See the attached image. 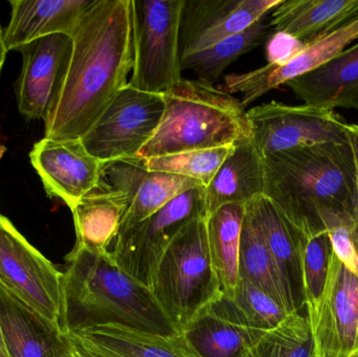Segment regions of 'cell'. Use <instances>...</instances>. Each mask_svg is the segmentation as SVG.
<instances>
[{
	"instance_id": "cell-1",
	"label": "cell",
	"mask_w": 358,
	"mask_h": 357,
	"mask_svg": "<svg viewBox=\"0 0 358 357\" xmlns=\"http://www.w3.org/2000/svg\"><path fill=\"white\" fill-rule=\"evenodd\" d=\"M62 85L44 119V138L81 140L134 68L131 0H94L71 35Z\"/></svg>"
},
{
	"instance_id": "cell-2",
	"label": "cell",
	"mask_w": 358,
	"mask_h": 357,
	"mask_svg": "<svg viewBox=\"0 0 358 357\" xmlns=\"http://www.w3.org/2000/svg\"><path fill=\"white\" fill-rule=\"evenodd\" d=\"M263 165V195L305 236L352 228L357 166L350 142L273 153Z\"/></svg>"
},
{
	"instance_id": "cell-3",
	"label": "cell",
	"mask_w": 358,
	"mask_h": 357,
	"mask_svg": "<svg viewBox=\"0 0 358 357\" xmlns=\"http://www.w3.org/2000/svg\"><path fill=\"white\" fill-rule=\"evenodd\" d=\"M66 261V333L119 325L162 335L179 333L151 289L123 272L110 252L75 245Z\"/></svg>"
},
{
	"instance_id": "cell-4",
	"label": "cell",
	"mask_w": 358,
	"mask_h": 357,
	"mask_svg": "<svg viewBox=\"0 0 358 357\" xmlns=\"http://www.w3.org/2000/svg\"><path fill=\"white\" fill-rule=\"evenodd\" d=\"M165 110L141 159L231 146L252 138L241 101L203 80H179L164 92Z\"/></svg>"
},
{
	"instance_id": "cell-5",
	"label": "cell",
	"mask_w": 358,
	"mask_h": 357,
	"mask_svg": "<svg viewBox=\"0 0 358 357\" xmlns=\"http://www.w3.org/2000/svg\"><path fill=\"white\" fill-rule=\"evenodd\" d=\"M151 291L178 333L223 295L210 262L204 216L191 220L166 249Z\"/></svg>"
},
{
	"instance_id": "cell-6",
	"label": "cell",
	"mask_w": 358,
	"mask_h": 357,
	"mask_svg": "<svg viewBox=\"0 0 358 357\" xmlns=\"http://www.w3.org/2000/svg\"><path fill=\"white\" fill-rule=\"evenodd\" d=\"M185 2L131 0L132 87L162 94L182 79L179 31Z\"/></svg>"
},
{
	"instance_id": "cell-7",
	"label": "cell",
	"mask_w": 358,
	"mask_h": 357,
	"mask_svg": "<svg viewBox=\"0 0 358 357\" xmlns=\"http://www.w3.org/2000/svg\"><path fill=\"white\" fill-rule=\"evenodd\" d=\"M0 283L66 333L64 274L0 214Z\"/></svg>"
},
{
	"instance_id": "cell-8",
	"label": "cell",
	"mask_w": 358,
	"mask_h": 357,
	"mask_svg": "<svg viewBox=\"0 0 358 357\" xmlns=\"http://www.w3.org/2000/svg\"><path fill=\"white\" fill-rule=\"evenodd\" d=\"M206 187H197L164 205L157 213L119 233L113 261L126 274L151 289L164 253L194 218L206 215Z\"/></svg>"
},
{
	"instance_id": "cell-9",
	"label": "cell",
	"mask_w": 358,
	"mask_h": 357,
	"mask_svg": "<svg viewBox=\"0 0 358 357\" xmlns=\"http://www.w3.org/2000/svg\"><path fill=\"white\" fill-rule=\"evenodd\" d=\"M165 110L163 94L127 84L81 138L86 150L102 163L134 159L157 131Z\"/></svg>"
},
{
	"instance_id": "cell-10",
	"label": "cell",
	"mask_w": 358,
	"mask_h": 357,
	"mask_svg": "<svg viewBox=\"0 0 358 357\" xmlns=\"http://www.w3.org/2000/svg\"><path fill=\"white\" fill-rule=\"evenodd\" d=\"M252 138L263 156L328 143H349L348 123L336 110L264 103L248 110Z\"/></svg>"
},
{
	"instance_id": "cell-11",
	"label": "cell",
	"mask_w": 358,
	"mask_h": 357,
	"mask_svg": "<svg viewBox=\"0 0 358 357\" xmlns=\"http://www.w3.org/2000/svg\"><path fill=\"white\" fill-rule=\"evenodd\" d=\"M308 320L319 357H358V276L334 252L323 295Z\"/></svg>"
},
{
	"instance_id": "cell-12",
	"label": "cell",
	"mask_w": 358,
	"mask_h": 357,
	"mask_svg": "<svg viewBox=\"0 0 358 357\" xmlns=\"http://www.w3.org/2000/svg\"><path fill=\"white\" fill-rule=\"evenodd\" d=\"M282 0H185L179 31L181 57L206 50L273 12Z\"/></svg>"
},
{
	"instance_id": "cell-13",
	"label": "cell",
	"mask_w": 358,
	"mask_h": 357,
	"mask_svg": "<svg viewBox=\"0 0 358 357\" xmlns=\"http://www.w3.org/2000/svg\"><path fill=\"white\" fill-rule=\"evenodd\" d=\"M29 161L48 196L60 198L71 211L98 186L104 165L86 150L81 140L48 138L34 145Z\"/></svg>"
},
{
	"instance_id": "cell-14",
	"label": "cell",
	"mask_w": 358,
	"mask_h": 357,
	"mask_svg": "<svg viewBox=\"0 0 358 357\" xmlns=\"http://www.w3.org/2000/svg\"><path fill=\"white\" fill-rule=\"evenodd\" d=\"M71 48V36L65 34L46 36L19 48L22 68L15 89L23 117L44 121L62 85Z\"/></svg>"
},
{
	"instance_id": "cell-15",
	"label": "cell",
	"mask_w": 358,
	"mask_h": 357,
	"mask_svg": "<svg viewBox=\"0 0 358 357\" xmlns=\"http://www.w3.org/2000/svg\"><path fill=\"white\" fill-rule=\"evenodd\" d=\"M101 180L129 199L120 233L157 213L185 191L202 186L185 176L149 171L141 157L105 163Z\"/></svg>"
},
{
	"instance_id": "cell-16",
	"label": "cell",
	"mask_w": 358,
	"mask_h": 357,
	"mask_svg": "<svg viewBox=\"0 0 358 357\" xmlns=\"http://www.w3.org/2000/svg\"><path fill=\"white\" fill-rule=\"evenodd\" d=\"M357 41L358 16L319 41L306 46L298 57L283 66L267 64L248 73L227 75L222 90L229 94L240 92L242 106L246 108L271 89L285 85L290 80L325 64Z\"/></svg>"
},
{
	"instance_id": "cell-17",
	"label": "cell",
	"mask_w": 358,
	"mask_h": 357,
	"mask_svg": "<svg viewBox=\"0 0 358 357\" xmlns=\"http://www.w3.org/2000/svg\"><path fill=\"white\" fill-rule=\"evenodd\" d=\"M265 333L250 326L233 300L224 295L182 331L200 357H243Z\"/></svg>"
},
{
	"instance_id": "cell-18",
	"label": "cell",
	"mask_w": 358,
	"mask_h": 357,
	"mask_svg": "<svg viewBox=\"0 0 358 357\" xmlns=\"http://www.w3.org/2000/svg\"><path fill=\"white\" fill-rule=\"evenodd\" d=\"M0 325L10 357H66L57 327L0 283Z\"/></svg>"
},
{
	"instance_id": "cell-19",
	"label": "cell",
	"mask_w": 358,
	"mask_h": 357,
	"mask_svg": "<svg viewBox=\"0 0 358 357\" xmlns=\"http://www.w3.org/2000/svg\"><path fill=\"white\" fill-rule=\"evenodd\" d=\"M285 85L304 104L327 110L358 111V41Z\"/></svg>"
},
{
	"instance_id": "cell-20",
	"label": "cell",
	"mask_w": 358,
	"mask_h": 357,
	"mask_svg": "<svg viewBox=\"0 0 358 357\" xmlns=\"http://www.w3.org/2000/svg\"><path fill=\"white\" fill-rule=\"evenodd\" d=\"M246 205L260 226L288 297L299 312L306 309L301 262L303 243L306 236L289 224L264 195Z\"/></svg>"
},
{
	"instance_id": "cell-21",
	"label": "cell",
	"mask_w": 358,
	"mask_h": 357,
	"mask_svg": "<svg viewBox=\"0 0 358 357\" xmlns=\"http://www.w3.org/2000/svg\"><path fill=\"white\" fill-rule=\"evenodd\" d=\"M94 0H14L4 31L8 50L55 34L71 36Z\"/></svg>"
},
{
	"instance_id": "cell-22",
	"label": "cell",
	"mask_w": 358,
	"mask_h": 357,
	"mask_svg": "<svg viewBox=\"0 0 358 357\" xmlns=\"http://www.w3.org/2000/svg\"><path fill=\"white\" fill-rule=\"evenodd\" d=\"M264 191L263 155L252 138L234 145L214 178L204 188L206 215L229 203L246 205Z\"/></svg>"
},
{
	"instance_id": "cell-23",
	"label": "cell",
	"mask_w": 358,
	"mask_h": 357,
	"mask_svg": "<svg viewBox=\"0 0 358 357\" xmlns=\"http://www.w3.org/2000/svg\"><path fill=\"white\" fill-rule=\"evenodd\" d=\"M358 16V0H282L271 12L273 31L308 46Z\"/></svg>"
},
{
	"instance_id": "cell-24",
	"label": "cell",
	"mask_w": 358,
	"mask_h": 357,
	"mask_svg": "<svg viewBox=\"0 0 358 357\" xmlns=\"http://www.w3.org/2000/svg\"><path fill=\"white\" fill-rule=\"evenodd\" d=\"M129 205L125 194L100 180L98 186L71 210L76 245L96 253H109L108 247L119 235Z\"/></svg>"
},
{
	"instance_id": "cell-25",
	"label": "cell",
	"mask_w": 358,
	"mask_h": 357,
	"mask_svg": "<svg viewBox=\"0 0 358 357\" xmlns=\"http://www.w3.org/2000/svg\"><path fill=\"white\" fill-rule=\"evenodd\" d=\"M75 333L113 357H200L182 333L162 335L119 325Z\"/></svg>"
},
{
	"instance_id": "cell-26",
	"label": "cell",
	"mask_w": 358,
	"mask_h": 357,
	"mask_svg": "<svg viewBox=\"0 0 358 357\" xmlns=\"http://www.w3.org/2000/svg\"><path fill=\"white\" fill-rule=\"evenodd\" d=\"M245 205L229 203L206 216L208 253L223 295L233 298L239 282V251Z\"/></svg>"
},
{
	"instance_id": "cell-27",
	"label": "cell",
	"mask_w": 358,
	"mask_h": 357,
	"mask_svg": "<svg viewBox=\"0 0 358 357\" xmlns=\"http://www.w3.org/2000/svg\"><path fill=\"white\" fill-rule=\"evenodd\" d=\"M239 279L264 291L288 314L299 312L282 284L260 226L246 205L240 241Z\"/></svg>"
},
{
	"instance_id": "cell-28",
	"label": "cell",
	"mask_w": 358,
	"mask_h": 357,
	"mask_svg": "<svg viewBox=\"0 0 358 357\" xmlns=\"http://www.w3.org/2000/svg\"><path fill=\"white\" fill-rule=\"evenodd\" d=\"M271 19L266 16L244 29L206 50L181 57V71H191L197 79L213 83L231 63L263 42L271 36Z\"/></svg>"
},
{
	"instance_id": "cell-29",
	"label": "cell",
	"mask_w": 358,
	"mask_h": 357,
	"mask_svg": "<svg viewBox=\"0 0 358 357\" xmlns=\"http://www.w3.org/2000/svg\"><path fill=\"white\" fill-rule=\"evenodd\" d=\"M243 357H319L307 314H289L266 331Z\"/></svg>"
},
{
	"instance_id": "cell-30",
	"label": "cell",
	"mask_w": 358,
	"mask_h": 357,
	"mask_svg": "<svg viewBox=\"0 0 358 357\" xmlns=\"http://www.w3.org/2000/svg\"><path fill=\"white\" fill-rule=\"evenodd\" d=\"M233 148L231 145L143 159L149 171L185 176L208 187Z\"/></svg>"
},
{
	"instance_id": "cell-31",
	"label": "cell",
	"mask_w": 358,
	"mask_h": 357,
	"mask_svg": "<svg viewBox=\"0 0 358 357\" xmlns=\"http://www.w3.org/2000/svg\"><path fill=\"white\" fill-rule=\"evenodd\" d=\"M334 254L327 232L305 238L301 254L305 308L308 318L315 314L327 281L330 260Z\"/></svg>"
},
{
	"instance_id": "cell-32",
	"label": "cell",
	"mask_w": 358,
	"mask_h": 357,
	"mask_svg": "<svg viewBox=\"0 0 358 357\" xmlns=\"http://www.w3.org/2000/svg\"><path fill=\"white\" fill-rule=\"evenodd\" d=\"M231 299L248 324L259 330H271L289 316L273 298L243 279Z\"/></svg>"
},
{
	"instance_id": "cell-33",
	"label": "cell",
	"mask_w": 358,
	"mask_h": 357,
	"mask_svg": "<svg viewBox=\"0 0 358 357\" xmlns=\"http://www.w3.org/2000/svg\"><path fill=\"white\" fill-rule=\"evenodd\" d=\"M266 42L267 64L277 66L287 64L306 48L301 40L284 31H273Z\"/></svg>"
},
{
	"instance_id": "cell-34",
	"label": "cell",
	"mask_w": 358,
	"mask_h": 357,
	"mask_svg": "<svg viewBox=\"0 0 358 357\" xmlns=\"http://www.w3.org/2000/svg\"><path fill=\"white\" fill-rule=\"evenodd\" d=\"M351 228V226L343 224L329 231L328 235L336 257L358 276V255L353 242Z\"/></svg>"
},
{
	"instance_id": "cell-35",
	"label": "cell",
	"mask_w": 358,
	"mask_h": 357,
	"mask_svg": "<svg viewBox=\"0 0 358 357\" xmlns=\"http://www.w3.org/2000/svg\"><path fill=\"white\" fill-rule=\"evenodd\" d=\"M67 346V354L71 357H113L86 341L75 333L63 335Z\"/></svg>"
},
{
	"instance_id": "cell-36",
	"label": "cell",
	"mask_w": 358,
	"mask_h": 357,
	"mask_svg": "<svg viewBox=\"0 0 358 357\" xmlns=\"http://www.w3.org/2000/svg\"><path fill=\"white\" fill-rule=\"evenodd\" d=\"M347 129H348L349 140L355 153V166H357V186H355V201H353L352 214H351V219H352L351 234H352L353 242L358 255V125L348 124Z\"/></svg>"
},
{
	"instance_id": "cell-37",
	"label": "cell",
	"mask_w": 358,
	"mask_h": 357,
	"mask_svg": "<svg viewBox=\"0 0 358 357\" xmlns=\"http://www.w3.org/2000/svg\"><path fill=\"white\" fill-rule=\"evenodd\" d=\"M8 52L6 41H4V31L2 29L1 24H0V75H1L2 67H3L4 62H6Z\"/></svg>"
},
{
	"instance_id": "cell-38",
	"label": "cell",
	"mask_w": 358,
	"mask_h": 357,
	"mask_svg": "<svg viewBox=\"0 0 358 357\" xmlns=\"http://www.w3.org/2000/svg\"><path fill=\"white\" fill-rule=\"evenodd\" d=\"M0 357L8 356V350H6V344H4L3 335H2L1 325H0Z\"/></svg>"
},
{
	"instance_id": "cell-39",
	"label": "cell",
	"mask_w": 358,
	"mask_h": 357,
	"mask_svg": "<svg viewBox=\"0 0 358 357\" xmlns=\"http://www.w3.org/2000/svg\"><path fill=\"white\" fill-rule=\"evenodd\" d=\"M6 147L0 146V159H2V156H3L4 153H6Z\"/></svg>"
},
{
	"instance_id": "cell-40",
	"label": "cell",
	"mask_w": 358,
	"mask_h": 357,
	"mask_svg": "<svg viewBox=\"0 0 358 357\" xmlns=\"http://www.w3.org/2000/svg\"><path fill=\"white\" fill-rule=\"evenodd\" d=\"M66 357H71V356H69V354H67Z\"/></svg>"
}]
</instances>
